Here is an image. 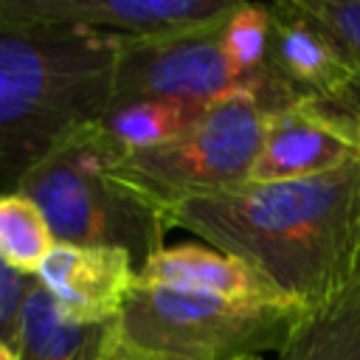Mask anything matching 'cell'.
<instances>
[{
	"instance_id": "6da1fadb",
	"label": "cell",
	"mask_w": 360,
	"mask_h": 360,
	"mask_svg": "<svg viewBox=\"0 0 360 360\" xmlns=\"http://www.w3.org/2000/svg\"><path fill=\"white\" fill-rule=\"evenodd\" d=\"M169 225L250 264L281 298L312 307L360 276V158L295 180H248L169 211Z\"/></svg>"
},
{
	"instance_id": "7a4b0ae2",
	"label": "cell",
	"mask_w": 360,
	"mask_h": 360,
	"mask_svg": "<svg viewBox=\"0 0 360 360\" xmlns=\"http://www.w3.org/2000/svg\"><path fill=\"white\" fill-rule=\"evenodd\" d=\"M118 34L0 14V194L110 107Z\"/></svg>"
},
{
	"instance_id": "3957f363",
	"label": "cell",
	"mask_w": 360,
	"mask_h": 360,
	"mask_svg": "<svg viewBox=\"0 0 360 360\" xmlns=\"http://www.w3.org/2000/svg\"><path fill=\"white\" fill-rule=\"evenodd\" d=\"M121 146L101 118L70 129L20 183L45 214L53 239L90 248H121L141 270L172 228L169 217L112 172Z\"/></svg>"
},
{
	"instance_id": "277c9868",
	"label": "cell",
	"mask_w": 360,
	"mask_h": 360,
	"mask_svg": "<svg viewBox=\"0 0 360 360\" xmlns=\"http://www.w3.org/2000/svg\"><path fill=\"white\" fill-rule=\"evenodd\" d=\"M304 307L290 301H233L135 281L118 332L172 360H239L278 352Z\"/></svg>"
},
{
	"instance_id": "5b68a950",
	"label": "cell",
	"mask_w": 360,
	"mask_h": 360,
	"mask_svg": "<svg viewBox=\"0 0 360 360\" xmlns=\"http://www.w3.org/2000/svg\"><path fill=\"white\" fill-rule=\"evenodd\" d=\"M262 135V104L253 93L233 90L208 101L177 138L152 149H121L112 172L169 217L186 200L248 183Z\"/></svg>"
},
{
	"instance_id": "8992f818",
	"label": "cell",
	"mask_w": 360,
	"mask_h": 360,
	"mask_svg": "<svg viewBox=\"0 0 360 360\" xmlns=\"http://www.w3.org/2000/svg\"><path fill=\"white\" fill-rule=\"evenodd\" d=\"M222 25L225 14L174 31L118 37L110 107L149 98L208 104L239 90L225 59Z\"/></svg>"
},
{
	"instance_id": "52a82bcc",
	"label": "cell",
	"mask_w": 360,
	"mask_h": 360,
	"mask_svg": "<svg viewBox=\"0 0 360 360\" xmlns=\"http://www.w3.org/2000/svg\"><path fill=\"white\" fill-rule=\"evenodd\" d=\"M301 98L360 115L354 79L335 45L290 6L273 0L267 70L256 101L264 112H270Z\"/></svg>"
},
{
	"instance_id": "ba28073f",
	"label": "cell",
	"mask_w": 360,
	"mask_h": 360,
	"mask_svg": "<svg viewBox=\"0 0 360 360\" xmlns=\"http://www.w3.org/2000/svg\"><path fill=\"white\" fill-rule=\"evenodd\" d=\"M357 158L360 115L301 98L264 112L262 149L250 180L312 177L340 169Z\"/></svg>"
},
{
	"instance_id": "9c48e42d",
	"label": "cell",
	"mask_w": 360,
	"mask_h": 360,
	"mask_svg": "<svg viewBox=\"0 0 360 360\" xmlns=\"http://www.w3.org/2000/svg\"><path fill=\"white\" fill-rule=\"evenodd\" d=\"M245 0H0V14L34 22L143 37L228 14Z\"/></svg>"
},
{
	"instance_id": "30bf717a",
	"label": "cell",
	"mask_w": 360,
	"mask_h": 360,
	"mask_svg": "<svg viewBox=\"0 0 360 360\" xmlns=\"http://www.w3.org/2000/svg\"><path fill=\"white\" fill-rule=\"evenodd\" d=\"M34 278L53 295L68 318L82 323H112L138 281V267L121 248L56 242Z\"/></svg>"
},
{
	"instance_id": "8fae6325",
	"label": "cell",
	"mask_w": 360,
	"mask_h": 360,
	"mask_svg": "<svg viewBox=\"0 0 360 360\" xmlns=\"http://www.w3.org/2000/svg\"><path fill=\"white\" fill-rule=\"evenodd\" d=\"M138 278L146 284L233 301H287L250 264L211 245H166L138 270Z\"/></svg>"
},
{
	"instance_id": "7c38bea8",
	"label": "cell",
	"mask_w": 360,
	"mask_h": 360,
	"mask_svg": "<svg viewBox=\"0 0 360 360\" xmlns=\"http://www.w3.org/2000/svg\"><path fill=\"white\" fill-rule=\"evenodd\" d=\"M112 323L68 318L53 295L31 276L17 312L11 349L20 360H98Z\"/></svg>"
},
{
	"instance_id": "4fadbf2b",
	"label": "cell",
	"mask_w": 360,
	"mask_h": 360,
	"mask_svg": "<svg viewBox=\"0 0 360 360\" xmlns=\"http://www.w3.org/2000/svg\"><path fill=\"white\" fill-rule=\"evenodd\" d=\"M278 360H360V276L301 309Z\"/></svg>"
},
{
	"instance_id": "5bb4252c",
	"label": "cell",
	"mask_w": 360,
	"mask_h": 360,
	"mask_svg": "<svg viewBox=\"0 0 360 360\" xmlns=\"http://www.w3.org/2000/svg\"><path fill=\"white\" fill-rule=\"evenodd\" d=\"M202 107L205 104L149 98V101L110 107L101 115V124L124 152H135V149H152L177 138L202 112Z\"/></svg>"
},
{
	"instance_id": "9a60e30c",
	"label": "cell",
	"mask_w": 360,
	"mask_h": 360,
	"mask_svg": "<svg viewBox=\"0 0 360 360\" xmlns=\"http://www.w3.org/2000/svg\"><path fill=\"white\" fill-rule=\"evenodd\" d=\"M56 245L39 205L25 191L0 194V262L22 276H37L39 264Z\"/></svg>"
},
{
	"instance_id": "2e32d148",
	"label": "cell",
	"mask_w": 360,
	"mask_h": 360,
	"mask_svg": "<svg viewBox=\"0 0 360 360\" xmlns=\"http://www.w3.org/2000/svg\"><path fill=\"white\" fill-rule=\"evenodd\" d=\"M225 59L239 82V90L259 96L270 51V3H239L225 14L222 25Z\"/></svg>"
},
{
	"instance_id": "e0dca14e",
	"label": "cell",
	"mask_w": 360,
	"mask_h": 360,
	"mask_svg": "<svg viewBox=\"0 0 360 360\" xmlns=\"http://www.w3.org/2000/svg\"><path fill=\"white\" fill-rule=\"evenodd\" d=\"M312 22L346 62L360 96V0H281Z\"/></svg>"
},
{
	"instance_id": "ac0fdd59",
	"label": "cell",
	"mask_w": 360,
	"mask_h": 360,
	"mask_svg": "<svg viewBox=\"0 0 360 360\" xmlns=\"http://www.w3.org/2000/svg\"><path fill=\"white\" fill-rule=\"evenodd\" d=\"M28 281H31V276H22L0 262V338L8 343H11V335L17 326V312H20Z\"/></svg>"
},
{
	"instance_id": "d6986e66",
	"label": "cell",
	"mask_w": 360,
	"mask_h": 360,
	"mask_svg": "<svg viewBox=\"0 0 360 360\" xmlns=\"http://www.w3.org/2000/svg\"><path fill=\"white\" fill-rule=\"evenodd\" d=\"M98 360H172V357L129 343V340L118 332V323H112V329H110V335H107V340H104V349H101V357H98Z\"/></svg>"
},
{
	"instance_id": "ffe728a7",
	"label": "cell",
	"mask_w": 360,
	"mask_h": 360,
	"mask_svg": "<svg viewBox=\"0 0 360 360\" xmlns=\"http://www.w3.org/2000/svg\"><path fill=\"white\" fill-rule=\"evenodd\" d=\"M0 360H20V354L11 349V343L8 340H3L0 338Z\"/></svg>"
},
{
	"instance_id": "44dd1931",
	"label": "cell",
	"mask_w": 360,
	"mask_h": 360,
	"mask_svg": "<svg viewBox=\"0 0 360 360\" xmlns=\"http://www.w3.org/2000/svg\"><path fill=\"white\" fill-rule=\"evenodd\" d=\"M239 360H262V357H239Z\"/></svg>"
}]
</instances>
